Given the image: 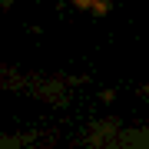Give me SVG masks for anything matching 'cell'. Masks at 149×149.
Returning a JSON list of instances; mask_svg holds the SVG:
<instances>
[]
</instances>
